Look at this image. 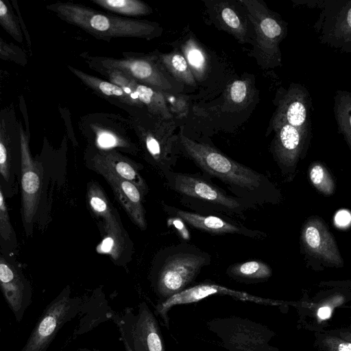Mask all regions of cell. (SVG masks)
Wrapping results in <instances>:
<instances>
[{
	"label": "cell",
	"instance_id": "obj_24",
	"mask_svg": "<svg viewBox=\"0 0 351 351\" xmlns=\"http://www.w3.org/2000/svg\"><path fill=\"white\" fill-rule=\"evenodd\" d=\"M5 198L0 185V252L5 255L15 257L18 252L19 242L8 213Z\"/></svg>",
	"mask_w": 351,
	"mask_h": 351
},
{
	"label": "cell",
	"instance_id": "obj_39",
	"mask_svg": "<svg viewBox=\"0 0 351 351\" xmlns=\"http://www.w3.org/2000/svg\"><path fill=\"white\" fill-rule=\"evenodd\" d=\"M123 341L126 351H134L133 348L131 347L130 343L127 341L125 337H123Z\"/></svg>",
	"mask_w": 351,
	"mask_h": 351
},
{
	"label": "cell",
	"instance_id": "obj_27",
	"mask_svg": "<svg viewBox=\"0 0 351 351\" xmlns=\"http://www.w3.org/2000/svg\"><path fill=\"white\" fill-rule=\"evenodd\" d=\"M351 97L347 92L338 94L335 107V117L337 121L339 132L342 133L345 139L351 147Z\"/></svg>",
	"mask_w": 351,
	"mask_h": 351
},
{
	"label": "cell",
	"instance_id": "obj_6",
	"mask_svg": "<svg viewBox=\"0 0 351 351\" xmlns=\"http://www.w3.org/2000/svg\"><path fill=\"white\" fill-rule=\"evenodd\" d=\"M81 303L66 287L46 306L21 351H47L62 327L79 313Z\"/></svg>",
	"mask_w": 351,
	"mask_h": 351
},
{
	"label": "cell",
	"instance_id": "obj_33",
	"mask_svg": "<svg viewBox=\"0 0 351 351\" xmlns=\"http://www.w3.org/2000/svg\"><path fill=\"white\" fill-rule=\"evenodd\" d=\"M94 130L96 134V144L102 150L130 147V144L126 140L111 130L99 128H96Z\"/></svg>",
	"mask_w": 351,
	"mask_h": 351
},
{
	"label": "cell",
	"instance_id": "obj_30",
	"mask_svg": "<svg viewBox=\"0 0 351 351\" xmlns=\"http://www.w3.org/2000/svg\"><path fill=\"white\" fill-rule=\"evenodd\" d=\"M7 3L0 0V25L15 40L23 43V36L19 20Z\"/></svg>",
	"mask_w": 351,
	"mask_h": 351
},
{
	"label": "cell",
	"instance_id": "obj_17",
	"mask_svg": "<svg viewBox=\"0 0 351 351\" xmlns=\"http://www.w3.org/2000/svg\"><path fill=\"white\" fill-rule=\"evenodd\" d=\"M272 127L276 131L274 152L277 158L287 167L294 166L301 154L306 132L287 123Z\"/></svg>",
	"mask_w": 351,
	"mask_h": 351
},
{
	"label": "cell",
	"instance_id": "obj_25",
	"mask_svg": "<svg viewBox=\"0 0 351 351\" xmlns=\"http://www.w3.org/2000/svg\"><path fill=\"white\" fill-rule=\"evenodd\" d=\"M70 71L75 75L84 84L106 97L116 99L120 102L128 105L134 106L133 101L127 94L116 84L98 78L83 72L71 66H68Z\"/></svg>",
	"mask_w": 351,
	"mask_h": 351
},
{
	"label": "cell",
	"instance_id": "obj_9",
	"mask_svg": "<svg viewBox=\"0 0 351 351\" xmlns=\"http://www.w3.org/2000/svg\"><path fill=\"white\" fill-rule=\"evenodd\" d=\"M87 202L92 213L101 219L106 237L102 241V252L110 254L123 243L125 232L115 208L111 205L102 188L95 182L87 185Z\"/></svg>",
	"mask_w": 351,
	"mask_h": 351
},
{
	"label": "cell",
	"instance_id": "obj_7",
	"mask_svg": "<svg viewBox=\"0 0 351 351\" xmlns=\"http://www.w3.org/2000/svg\"><path fill=\"white\" fill-rule=\"evenodd\" d=\"M248 19L255 32L254 56L264 67H274L280 64L279 45L285 35V28L265 5L261 1L242 0Z\"/></svg>",
	"mask_w": 351,
	"mask_h": 351
},
{
	"label": "cell",
	"instance_id": "obj_13",
	"mask_svg": "<svg viewBox=\"0 0 351 351\" xmlns=\"http://www.w3.org/2000/svg\"><path fill=\"white\" fill-rule=\"evenodd\" d=\"M170 121V120H169ZM173 122L162 120L161 123L152 127L142 122L135 124L139 139L151 159L158 166L166 169L173 162Z\"/></svg>",
	"mask_w": 351,
	"mask_h": 351
},
{
	"label": "cell",
	"instance_id": "obj_32",
	"mask_svg": "<svg viewBox=\"0 0 351 351\" xmlns=\"http://www.w3.org/2000/svg\"><path fill=\"white\" fill-rule=\"evenodd\" d=\"M234 274L242 277L265 278L271 274L270 267L263 262L250 261L235 265L232 267Z\"/></svg>",
	"mask_w": 351,
	"mask_h": 351
},
{
	"label": "cell",
	"instance_id": "obj_10",
	"mask_svg": "<svg viewBox=\"0 0 351 351\" xmlns=\"http://www.w3.org/2000/svg\"><path fill=\"white\" fill-rule=\"evenodd\" d=\"M167 178L172 189L182 195L221 206L229 210H236L240 207L241 204L237 199L199 176L167 173Z\"/></svg>",
	"mask_w": 351,
	"mask_h": 351
},
{
	"label": "cell",
	"instance_id": "obj_2",
	"mask_svg": "<svg viewBox=\"0 0 351 351\" xmlns=\"http://www.w3.org/2000/svg\"><path fill=\"white\" fill-rule=\"evenodd\" d=\"M20 136L21 216L24 232L27 237H30L34 234L36 225L43 228L48 222L50 212L48 195L49 173L43 162L32 156L27 136L21 128Z\"/></svg>",
	"mask_w": 351,
	"mask_h": 351
},
{
	"label": "cell",
	"instance_id": "obj_22",
	"mask_svg": "<svg viewBox=\"0 0 351 351\" xmlns=\"http://www.w3.org/2000/svg\"><path fill=\"white\" fill-rule=\"evenodd\" d=\"M217 288L214 285H199L178 292L162 302L157 308L158 313L167 323V313L176 305L197 302L202 298L215 293Z\"/></svg>",
	"mask_w": 351,
	"mask_h": 351
},
{
	"label": "cell",
	"instance_id": "obj_11",
	"mask_svg": "<svg viewBox=\"0 0 351 351\" xmlns=\"http://www.w3.org/2000/svg\"><path fill=\"white\" fill-rule=\"evenodd\" d=\"M21 168L20 130L13 132L0 128V185L5 197L19 191Z\"/></svg>",
	"mask_w": 351,
	"mask_h": 351
},
{
	"label": "cell",
	"instance_id": "obj_36",
	"mask_svg": "<svg viewBox=\"0 0 351 351\" xmlns=\"http://www.w3.org/2000/svg\"><path fill=\"white\" fill-rule=\"evenodd\" d=\"M173 222L176 228L181 232L182 236L185 239H189V234L185 228L184 224L182 223V220L176 217V220H174Z\"/></svg>",
	"mask_w": 351,
	"mask_h": 351
},
{
	"label": "cell",
	"instance_id": "obj_20",
	"mask_svg": "<svg viewBox=\"0 0 351 351\" xmlns=\"http://www.w3.org/2000/svg\"><path fill=\"white\" fill-rule=\"evenodd\" d=\"M134 90L141 103L152 115L165 121L173 118L164 93L136 81H134Z\"/></svg>",
	"mask_w": 351,
	"mask_h": 351
},
{
	"label": "cell",
	"instance_id": "obj_14",
	"mask_svg": "<svg viewBox=\"0 0 351 351\" xmlns=\"http://www.w3.org/2000/svg\"><path fill=\"white\" fill-rule=\"evenodd\" d=\"M91 167L100 175L110 173L133 183L143 195L147 186L141 176L138 167L130 159L114 149L99 150L93 156Z\"/></svg>",
	"mask_w": 351,
	"mask_h": 351
},
{
	"label": "cell",
	"instance_id": "obj_5",
	"mask_svg": "<svg viewBox=\"0 0 351 351\" xmlns=\"http://www.w3.org/2000/svg\"><path fill=\"white\" fill-rule=\"evenodd\" d=\"M208 261L205 254L181 246L167 250L158 263V293L167 298L182 291Z\"/></svg>",
	"mask_w": 351,
	"mask_h": 351
},
{
	"label": "cell",
	"instance_id": "obj_35",
	"mask_svg": "<svg viewBox=\"0 0 351 351\" xmlns=\"http://www.w3.org/2000/svg\"><path fill=\"white\" fill-rule=\"evenodd\" d=\"M248 86L245 81L236 80L230 86L229 97L237 104H243L247 97Z\"/></svg>",
	"mask_w": 351,
	"mask_h": 351
},
{
	"label": "cell",
	"instance_id": "obj_29",
	"mask_svg": "<svg viewBox=\"0 0 351 351\" xmlns=\"http://www.w3.org/2000/svg\"><path fill=\"white\" fill-rule=\"evenodd\" d=\"M106 76L110 82L119 86L133 101L135 106L143 107L134 90V80L126 74L114 69H97Z\"/></svg>",
	"mask_w": 351,
	"mask_h": 351
},
{
	"label": "cell",
	"instance_id": "obj_12",
	"mask_svg": "<svg viewBox=\"0 0 351 351\" xmlns=\"http://www.w3.org/2000/svg\"><path fill=\"white\" fill-rule=\"evenodd\" d=\"M301 241L306 253L313 258L335 266L343 263L333 236L320 218L311 217L304 223Z\"/></svg>",
	"mask_w": 351,
	"mask_h": 351
},
{
	"label": "cell",
	"instance_id": "obj_15",
	"mask_svg": "<svg viewBox=\"0 0 351 351\" xmlns=\"http://www.w3.org/2000/svg\"><path fill=\"white\" fill-rule=\"evenodd\" d=\"M108 182L119 203L132 221L142 230L147 228L143 193L133 183L110 173L101 174Z\"/></svg>",
	"mask_w": 351,
	"mask_h": 351
},
{
	"label": "cell",
	"instance_id": "obj_26",
	"mask_svg": "<svg viewBox=\"0 0 351 351\" xmlns=\"http://www.w3.org/2000/svg\"><path fill=\"white\" fill-rule=\"evenodd\" d=\"M98 6L112 12L131 16L147 15L152 12L146 3L138 0H91Z\"/></svg>",
	"mask_w": 351,
	"mask_h": 351
},
{
	"label": "cell",
	"instance_id": "obj_8",
	"mask_svg": "<svg viewBox=\"0 0 351 351\" xmlns=\"http://www.w3.org/2000/svg\"><path fill=\"white\" fill-rule=\"evenodd\" d=\"M0 290L17 322L32 302L33 289L15 257L0 252Z\"/></svg>",
	"mask_w": 351,
	"mask_h": 351
},
{
	"label": "cell",
	"instance_id": "obj_28",
	"mask_svg": "<svg viewBox=\"0 0 351 351\" xmlns=\"http://www.w3.org/2000/svg\"><path fill=\"white\" fill-rule=\"evenodd\" d=\"M313 186L321 193L331 195L335 191V182L326 167L319 162H313L308 169Z\"/></svg>",
	"mask_w": 351,
	"mask_h": 351
},
{
	"label": "cell",
	"instance_id": "obj_4",
	"mask_svg": "<svg viewBox=\"0 0 351 351\" xmlns=\"http://www.w3.org/2000/svg\"><path fill=\"white\" fill-rule=\"evenodd\" d=\"M93 69H114L122 72L135 81L164 93H178L182 84L171 77L158 62L155 55L143 58H112L84 56Z\"/></svg>",
	"mask_w": 351,
	"mask_h": 351
},
{
	"label": "cell",
	"instance_id": "obj_18",
	"mask_svg": "<svg viewBox=\"0 0 351 351\" xmlns=\"http://www.w3.org/2000/svg\"><path fill=\"white\" fill-rule=\"evenodd\" d=\"M306 119L307 107L303 93L298 89H291L280 101L272 126L287 123L306 132Z\"/></svg>",
	"mask_w": 351,
	"mask_h": 351
},
{
	"label": "cell",
	"instance_id": "obj_3",
	"mask_svg": "<svg viewBox=\"0 0 351 351\" xmlns=\"http://www.w3.org/2000/svg\"><path fill=\"white\" fill-rule=\"evenodd\" d=\"M180 145L185 154L203 171L229 184L252 190L263 181L261 175L229 158L215 148L180 136Z\"/></svg>",
	"mask_w": 351,
	"mask_h": 351
},
{
	"label": "cell",
	"instance_id": "obj_19",
	"mask_svg": "<svg viewBox=\"0 0 351 351\" xmlns=\"http://www.w3.org/2000/svg\"><path fill=\"white\" fill-rule=\"evenodd\" d=\"M166 210L189 225L214 234L241 233L239 227L215 216H204L183 210L174 207L166 206Z\"/></svg>",
	"mask_w": 351,
	"mask_h": 351
},
{
	"label": "cell",
	"instance_id": "obj_40",
	"mask_svg": "<svg viewBox=\"0 0 351 351\" xmlns=\"http://www.w3.org/2000/svg\"><path fill=\"white\" fill-rule=\"evenodd\" d=\"M80 351H99V350H88V349H80Z\"/></svg>",
	"mask_w": 351,
	"mask_h": 351
},
{
	"label": "cell",
	"instance_id": "obj_31",
	"mask_svg": "<svg viewBox=\"0 0 351 351\" xmlns=\"http://www.w3.org/2000/svg\"><path fill=\"white\" fill-rule=\"evenodd\" d=\"M185 58L196 75H202L206 64L205 55L203 51L192 39L189 40L183 47Z\"/></svg>",
	"mask_w": 351,
	"mask_h": 351
},
{
	"label": "cell",
	"instance_id": "obj_23",
	"mask_svg": "<svg viewBox=\"0 0 351 351\" xmlns=\"http://www.w3.org/2000/svg\"><path fill=\"white\" fill-rule=\"evenodd\" d=\"M155 56L165 71L177 82L189 86H195L191 69L184 56L179 52L172 51Z\"/></svg>",
	"mask_w": 351,
	"mask_h": 351
},
{
	"label": "cell",
	"instance_id": "obj_38",
	"mask_svg": "<svg viewBox=\"0 0 351 351\" xmlns=\"http://www.w3.org/2000/svg\"><path fill=\"white\" fill-rule=\"evenodd\" d=\"M339 351H351V344L350 343H342L339 345L338 347Z\"/></svg>",
	"mask_w": 351,
	"mask_h": 351
},
{
	"label": "cell",
	"instance_id": "obj_21",
	"mask_svg": "<svg viewBox=\"0 0 351 351\" xmlns=\"http://www.w3.org/2000/svg\"><path fill=\"white\" fill-rule=\"evenodd\" d=\"M215 18L220 26L232 34L241 43L248 40L246 24L228 2L220 1L215 5Z\"/></svg>",
	"mask_w": 351,
	"mask_h": 351
},
{
	"label": "cell",
	"instance_id": "obj_37",
	"mask_svg": "<svg viewBox=\"0 0 351 351\" xmlns=\"http://www.w3.org/2000/svg\"><path fill=\"white\" fill-rule=\"evenodd\" d=\"M317 315L321 319H327L331 315V309L328 306H322L318 309Z\"/></svg>",
	"mask_w": 351,
	"mask_h": 351
},
{
	"label": "cell",
	"instance_id": "obj_16",
	"mask_svg": "<svg viewBox=\"0 0 351 351\" xmlns=\"http://www.w3.org/2000/svg\"><path fill=\"white\" fill-rule=\"evenodd\" d=\"M132 338L134 351H165L158 322L145 303L140 306Z\"/></svg>",
	"mask_w": 351,
	"mask_h": 351
},
{
	"label": "cell",
	"instance_id": "obj_1",
	"mask_svg": "<svg viewBox=\"0 0 351 351\" xmlns=\"http://www.w3.org/2000/svg\"><path fill=\"white\" fill-rule=\"evenodd\" d=\"M47 8L66 22L105 40L126 37L152 39L162 33L156 23L109 15L76 3L58 2Z\"/></svg>",
	"mask_w": 351,
	"mask_h": 351
},
{
	"label": "cell",
	"instance_id": "obj_34",
	"mask_svg": "<svg viewBox=\"0 0 351 351\" xmlns=\"http://www.w3.org/2000/svg\"><path fill=\"white\" fill-rule=\"evenodd\" d=\"M0 58L14 61L21 65L27 63L24 52L14 45H10L0 37Z\"/></svg>",
	"mask_w": 351,
	"mask_h": 351
}]
</instances>
